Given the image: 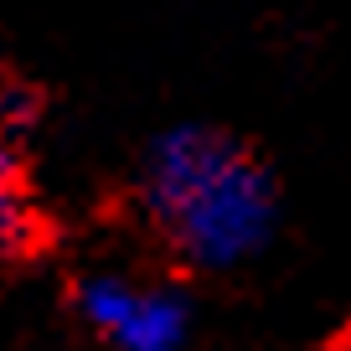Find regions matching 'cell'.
<instances>
[{"label":"cell","instance_id":"6da1fadb","mask_svg":"<svg viewBox=\"0 0 351 351\" xmlns=\"http://www.w3.org/2000/svg\"><path fill=\"white\" fill-rule=\"evenodd\" d=\"M134 207L186 269L232 274L274 243L279 181L238 134L171 124L150 134L134 160Z\"/></svg>","mask_w":351,"mask_h":351},{"label":"cell","instance_id":"7a4b0ae2","mask_svg":"<svg viewBox=\"0 0 351 351\" xmlns=\"http://www.w3.org/2000/svg\"><path fill=\"white\" fill-rule=\"evenodd\" d=\"M73 310L109 351H186L197 330L191 295L171 279L130 269H88L73 285Z\"/></svg>","mask_w":351,"mask_h":351},{"label":"cell","instance_id":"3957f363","mask_svg":"<svg viewBox=\"0 0 351 351\" xmlns=\"http://www.w3.org/2000/svg\"><path fill=\"white\" fill-rule=\"evenodd\" d=\"M36 243V212L26 197V176H21V155L16 145L0 134V253L16 258Z\"/></svg>","mask_w":351,"mask_h":351}]
</instances>
